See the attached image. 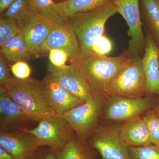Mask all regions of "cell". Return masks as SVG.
<instances>
[{
  "label": "cell",
  "instance_id": "1",
  "mask_svg": "<svg viewBox=\"0 0 159 159\" xmlns=\"http://www.w3.org/2000/svg\"><path fill=\"white\" fill-rule=\"evenodd\" d=\"M131 56L127 49L114 57L93 52L80 53L71 63L79 72L91 93L103 95L108 98L107 93L111 82Z\"/></svg>",
  "mask_w": 159,
  "mask_h": 159
},
{
  "label": "cell",
  "instance_id": "2",
  "mask_svg": "<svg viewBox=\"0 0 159 159\" xmlns=\"http://www.w3.org/2000/svg\"><path fill=\"white\" fill-rule=\"evenodd\" d=\"M2 87L34 122L57 115L49 104L42 80L13 77Z\"/></svg>",
  "mask_w": 159,
  "mask_h": 159
},
{
  "label": "cell",
  "instance_id": "3",
  "mask_svg": "<svg viewBox=\"0 0 159 159\" xmlns=\"http://www.w3.org/2000/svg\"><path fill=\"white\" fill-rule=\"evenodd\" d=\"M117 13L114 4L78 13L67 19L66 22L77 35L80 53L93 52L94 43L104 34L107 22Z\"/></svg>",
  "mask_w": 159,
  "mask_h": 159
},
{
  "label": "cell",
  "instance_id": "4",
  "mask_svg": "<svg viewBox=\"0 0 159 159\" xmlns=\"http://www.w3.org/2000/svg\"><path fill=\"white\" fill-rule=\"evenodd\" d=\"M107 98L103 95H93L85 102L62 115L80 140L87 142L99 126V118Z\"/></svg>",
  "mask_w": 159,
  "mask_h": 159
},
{
  "label": "cell",
  "instance_id": "5",
  "mask_svg": "<svg viewBox=\"0 0 159 159\" xmlns=\"http://www.w3.org/2000/svg\"><path fill=\"white\" fill-rule=\"evenodd\" d=\"M107 94L108 97L116 95L130 98H143L148 95L142 57L132 55L127 63L112 80Z\"/></svg>",
  "mask_w": 159,
  "mask_h": 159
},
{
  "label": "cell",
  "instance_id": "6",
  "mask_svg": "<svg viewBox=\"0 0 159 159\" xmlns=\"http://www.w3.org/2000/svg\"><path fill=\"white\" fill-rule=\"evenodd\" d=\"M34 136L41 146H47L59 153L75 134L66 119L58 115L41 119L35 128L22 129Z\"/></svg>",
  "mask_w": 159,
  "mask_h": 159
},
{
  "label": "cell",
  "instance_id": "7",
  "mask_svg": "<svg viewBox=\"0 0 159 159\" xmlns=\"http://www.w3.org/2000/svg\"><path fill=\"white\" fill-rule=\"evenodd\" d=\"M140 0H116L114 5L118 13L124 18L128 26L129 37L128 50L132 55L142 57L145 51L146 38L143 32L141 18Z\"/></svg>",
  "mask_w": 159,
  "mask_h": 159
},
{
  "label": "cell",
  "instance_id": "8",
  "mask_svg": "<svg viewBox=\"0 0 159 159\" xmlns=\"http://www.w3.org/2000/svg\"><path fill=\"white\" fill-rule=\"evenodd\" d=\"M89 144L102 159H131L129 146L120 135L119 128L98 126L90 138Z\"/></svg>",
  "mask_w": 159,
  "mask_h": 159
},
{
  "label": "cell",
  "instance_id": "9",
  "mask_svg": "<svg viewBox=\"0 0 159 159\" xmlns=\"http://www.w3.org/2000/svg\"><path fill=\"white\" fill-rule=\"evenodd\" d=\"M154 101L151 98H130L113 95L107 98L104 106L107 119L116 122L127 121L150 110Z\"/></svg>",
  "mask_w": 159,
  "mask_h": 159
},
{
  "label": "cell",
  "instance_id": "10",
  "mask_svg": "<svg viewBox=\"0 0 159 159\" xmlns=\"http://www.w3.org/2000/svg\"><path fill=\"white\" fill-rule=\"evenodd\" d=\"M0 147L16 159H31L41 146L30 133L16 129L0 131Z\"/></svg>",
  "mask_w": 159,
  "mask_h": 159
},
{
  "label": "cell",
  "instance_id": "11",
  "mask_svg": "<svg viewBox=\"0 0 159 159\" xmlns=\"http://www.w3.org/2000/svg\"><path fill=\"white\" fill-rule=\"evenodd\" d=\"M56 23L51 19L39 14L20 30L29 48L31 59L42 57L44 44Z\"/></svg>",
  "mask_w": 159,
  "mask_h": 159
},
{
  "label": "cell",
  "instance_id": "12",
  "mask_svg": "<svg viewBox=\"0 0 159 159\" xmlns=\"http://www.w3.org/2000/svg\"><path fill=\"white\" fill-rule=\"evenodd\" d=\"M47 74L63 88L82 102L88 100L93 95L79 72L72 63L62 68L55 67L50 63Z\"/></svg>",
  "mask_w": 159,
  "mask_h": 159
},
{
  "label": "cell",
  "instance_id": "13",
  "mask_svg": "<svg viewBox=\"0 0 159 159\" xmlns=\"http://www.w3.org/2000/svg\"><path fill=\"white\" fill-rule=\"evenodd\" d=\"M34 122L11 99L6 89L0 87V131L28 128V125Z\"/></svg>",
  "mask_w": 159,
  "mask_h": 159
},
{
  "label": "cell",
  "instance_id": "14",
  "mask_svg": "<svg viewBox=\"0 0 159 159\" xmlns=\"http://www.w3.org/2000/svg\"><path fill=\"white\" fill-rule=\"evenodd\" d=\"M53 49H61L67 52L71 61L80 54L77 35L66 22L56 24L53 27L43 46L42 57L47 55Z\"/></svg>",
  "mask_w": 159,
  "mask_h": 159
},
{
  "label": "cell",
  "instance_id": "15",
  "mask_svg": "<svg viewBox=\"0 0 159 159\" xmlns=\"http://www.w3.org/2000/svg\"><path fill=\"white\" fill-rule=\"evenodd\" d=\"M145 35L146 43L142 66L148 95L159 97V48L150 34L145 32Z\"/></svg>",
  "mask_w": 159,
  "mask_h": 159
},
{
  "label": "cell",
  "instance_id": "16",
  "mask_svg": "<svg viewBox=\"0 0 159 159\" xmlns=\"http://www.w3.org/2000/svg\"><path fill=\"white\" fill-rule=\"evenodd\" d=\"M42 81L49 104L58 116H62L66 111L83 103L63 88L48 74Z\"/></svg>",
  "mask_w": 159,
  "mask_h": 159
},
{
  "label": "cell",
  "instance_id": "17",
  "mask_svg": "<svg viewBox=\"0 0 159 159\" xmlns=\"http://www.w3.org/2000/svg\"><path fill=\"white\" fill-rule=\"evenodd\" d=\"M119 131L129 147H141L152 144L146 123L140 117L126 121L119 128Z\"/></svg>",
  "mask_w": 159,
  "mask_h": 159
},
{
  "label": "cell",
  "instance_id": "18",
  "mask_svg": "<svg viewBox=\"0 0 159 159\" xmlns=\"http://www.w3.org/2000/svg\"><path fill=\"white\" fill-rule=\"evenodd\" d=\"M116 0H65L57 2V9L63 20L66 22L74 15L114 4Z\"/></svg>",
  "mask_w": 159,
  "mask_h": 159
},
{
  "label": "cell",
  "instance_id": "19",
  "mask_svg": "<svg viewBox=\"0 0 159 159\" xmlns=\"http://www.w3.org/2000/svg\"><path fill=\"white\" fill-rule=\"evenodd\" d=\"M140 13L145 32L159 48V8L155 0H141Z\"/></svg>",
  "mask_w": 159,
  "mask_h": 159
},
{
  "label": "cell",
  "instance_id": "20",
  "mask_svg": "<svg viewBox=\"0 0 159 159\" xmlns=\"http://www.w3.org/2000/svg\"><path fill=\"white\" fill-rule=\"evenodd\" d=\"M38 11L31 0H16L1 17L11 18L15 20L20 29L34 19L38 15Z\"/></svg>",
  "mask_w": 159,
  "mask_h": 159
},
{
  "label": "cell",
  "instance_id": "21",
  "mask_svg": "<svg viewBox=\"0 0 159 159\" xmlns=\"http://www.w3.org/2000/svg\"><path fill=\"white\" fill-rule=\"evenodd\" d=\"M8 62L14 63L31 59L29 48L20 33L1 48V53Z\"/></svg>",
  "mask_w": 159,
  "mask_h": 159
},
{
  "label": "cell",
  "instance_id": "22",
  "mask_svg": "<svg viewBox=\"0 0 159 159\" xmlns=\"http://www.w3.org/2000/svg\"><path fill=\"white\" fill-rule=\"evenodd\" d=\"M58 159H93L87 142L80 140L76 134L57 154Z\"/></svg>",
  "mask_w": 159,
  "mask_h": 159
},
{
  "label": "cell",
  "instance_id": "23",
  "mask_svg": "<svg viewBox=\"0 0 159 159\" xmlns=\"http://www.w3.org/2000/svg\"><path fill=\"white\" fill-rule=\"evenodd\" d=\"M39 14L54 20L57 24L65 23L57 9V2L54 0H31Z\"/></svg>",
  "mask_w": 159,
  "mask_h": 159
},
{
  "label": "cell",
  "instance_id": "24",
  "mask_svg": "<svg viewBox=\"0 0 159 159\" xmlns=\"http://www.w3.org/2000/svg\"><path fill=\"white\" fill-rule=\"evenodd\" d=\"M19 26L15 20L11 18L0 19V47L6 45L20 33Z\"/></svg>",
  "mask_w": 159,
  "mask_h": 159
},
{
  "label": "cell",
  "instance_id": "25",
  "mask_svg": "<svg viewBox=\"0 0 159 159\" xmlns=\"http://www.w3.org/2000/svg\"><path fill=\"white\" fill-rule=\"evenodd\" d=\"M131 159H159V146L152 144L145 146H129Z\"/></svg>",
  "mask_w": 159,
  "mask_h": 159
},
{
  "label": "cell",
  "instance_id": "26",
  "mask_svg": "<svg viewBox=\"0 0 159 159\" xmlns=\"http://www.w3.org/2000/svg\"><path fill=\"white\" fill-rule=\"evenodd\" d=\"M143 119L148 127L152 143L159 146V118L154 110L147 112Z\"/></svg>",
  "mask_w": 159,
  "mask_h": 159
},
{
  "label": "cell",
  "instance_id": "27",
  "mask_svg": "<svg viewBox=\"0 0 159 159\" xmlns=\"http://www.w3.org/2000/svg\"><path fill=\"white\" fill-rule=\"evenodd\" d=\"M48 56L50 64L57 68H62L68 65L66 63L69 60L71 61L67 52L61 49H51L49 51Z\"/></svg>",
  "mask_w": 159,
  "mask_h": 159
},
{
  "label": "cell",
  "instance_id": "28",
  "mask_svg": "<svg viewBox=\"0 0 159 159\" xmlns=\"http://www.w3.org/2000/svg\"><path fill=\"white\" fill-rule=\"evenodd\" d=\"M11 70L15 78L25 80L30 78L31 73V67L25 61H20L13 63Z\"/></svg>",
  "mask_w": 159,
  "mask_h": 159
},
{
  "label": "cell",
  "instance_id": "29",
  "mask_svg": "<svg viewBox=\"0 0 159 159\" xmlns=\"http://www.w3.org/2000/svg\"><path fill=\"white\" fill-rule=\"evenodd\" d=\"M112 43L110 39L104 34L94 43L93 52L100 55H106L112 51Z\"/></svg>",
  "mask_w": 159,
  "mask_h": 159
},
{
  "label": "cell",
  "instance_id": "30",
  "mask_svg": "<svg viewBox=\"0 0 159 159\" xmlns=\"http://www.w3.org/2000/svg\"><path fill=\"white\" fill-rule=\"evenodd\" d=\"M8 61L0 54V86H2L8 82L12 77L9 72L8 67Z\"/></svg>",
  "mask_w": 159,
  "mask_h": 159
},
{
  "label": "cell",
  "instance_id": "31",
  "mask_svg": "<svg viewBox=\"0 0 159 159\" xmlns=\"http://www.w3.org/2000/svg\"><path fill=\"white\" fill-rule=\"evenodd\" d=\"M40 147L33 155L31 159H58L56 152L52 148L45 146V148Z\"/></svg>",
  "mask_w": 159,
  "mask_h": 159
},
{
  "label": "cell",
  "instance_id": "32",
  "mask_svg": "<svg viewBox=\"0 0 159 159\" xmlns=\"http://www.w3.org/2000/svg\"><path fill=\"white\" fill-rule=\"evenodd\" d=\"M16 0H0V13L2 14Z\"/></svg>",
  "mask_w": 159,
  "mask_h": 159
},
{
  "label": "cell",
  "instance_id": "33",
  "mask_svg": "<svg viewBox=\"0 0 159 159\" xmlns=\"http://www.w3.org/2000/svg\"><path fill=\"white\" fill-rule=\"evenodd\" d=\"M0 159H16L11 155L0 147Z\"/></svg>",
  "mask_w": 159,
  "mask_h": 159
},
{
  "label": "cell",
  "instance_id": "34",
  "mask_svg": "<svg viewBox=\"0 0 159 159\" xmlns=\"http://www.w3.org/2000/svg\"><path fill=\"white\" fill-rule=\"evenodd\" d=\"M154 110L157 116L159 118V104L154 109Z\"/></svg>",
  "mask_w": 159,
  "mask_h": 159
},
{
  "label": "cell",
  "instance_id": "35",
  "mask_svg": "<svg viewBox=\"0 0 159 159\" xmlns=\"http://www.w3.org/2000/svg\"><path fill=\"white\" fill-rule=\"evenodd\" d=\"M155 1L157 5L158 6L159 8V0H155Z\"/></svg>",
  "mask_w": 159,
  "mask_h": 159
},
{
  "label": "cell",
  "instance_id": "36",
  "mask_svg": "<svg viewBox=\"0 0 159 159\" xmlns=\"http://www.w3.org/2000/svg\"><path fill=\"white\" fill-rule=\"evenodd\" d=\"M57 1L56 2H63V1H65V0H56Z\"/></svg>",
  "mask_w": 159,
  "mask_h": 159
}]
</instances>
